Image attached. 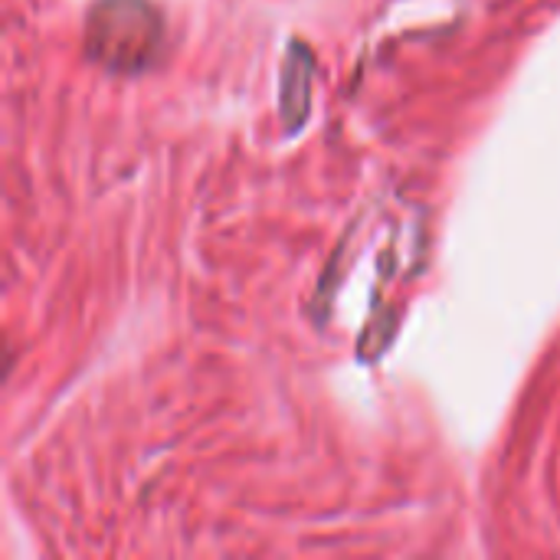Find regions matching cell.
Segmentation results:
<instances>
[{
  "label": "cell",
  "mask_w": 560,
  "mask_h": 560,
  "mask_svg": "<svg viewBox=\"0 0 560 560\" xmlns=\"http://www.w3.org/2000/svg\"><path fill=\"white\" fill-rule=\"evenodd\" d=\"M308 85H312V59L305 46H292V52L285 56V72H282V115L285 121L292 118V128L308 112V102H312Z\"/></svg>",
  "instance_id": "cell-2"
},
{
  "label": "cell",
  "mask_w": 560,
  "mask_h": 560,
  "mask_svg": "<svg viewBox=\"0 0 560 560\" xmlns=\"http://www.w3.org/2000/svg\"><path fill=\"white\" fill-rule=\"evenodd\" d=\"M161 20L144 0H102L89 20V52L108 69H141L154 59Z\"/></svg>",
  "instance_id": "cell-1"
}]
</instances>
